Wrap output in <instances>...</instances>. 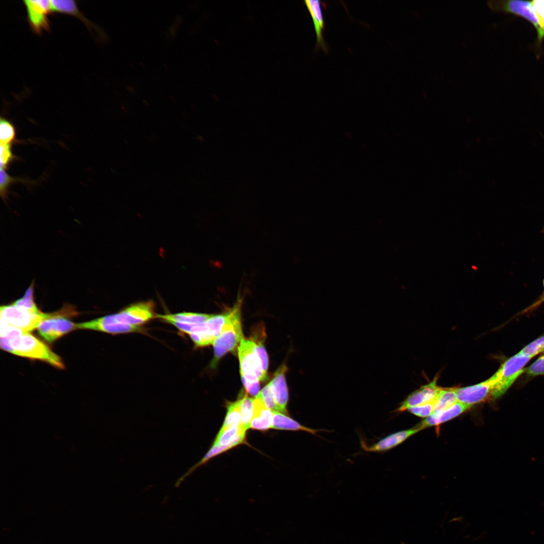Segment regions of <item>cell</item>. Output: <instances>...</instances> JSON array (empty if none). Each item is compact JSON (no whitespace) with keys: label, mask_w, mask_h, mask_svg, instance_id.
<instances>
[{"label":"cell","mask_w":544,"mask_h":544,"mask_svg":"<svg viewBox=\"0 0 544 544\" xmlns=\"http://www.w3.org/2000/svg\"><path fill=\"white\" fill-rule=\"evenodd\" d=\"M0 330L2 350L17 356L44 361L59 369L64 368L61 358L30 332L12 326L2 319Z\"/></svg>","instance_id":"obj_1"},{"label":"cell","mask_w":544,"mask_h":544,"mask_svg":"<svg viewBox=\"0 0 544 544\" xmlns=\"http://www.w3.org/2000/svg\"><path fill=\"white\" fill-rule=\"evenodd\" d=\"M242 299L239 298L233 307V313L222 332L213 343L214 358L210 366L215 368L226 354L235 351L243 338L241 321Z\"/></svg>","instance_id":"obj_2"},{"label":"cell","mask_w":544,"mask_h":544,"mask_svg":"<svg viewBox=\"0 0 544 544\" xmlns=\"http://www.w3.org/2000/svg\"><path fill=\"white\" fill-rule=\"evenodd\" d=\"M531 358L519 352L511 357L500 366L489 379L492 386V399L503 394L525 370L524 367Z\"/></svg>","instance_id":"obj_3"},{"label":"cell","mask_w":544,"mask_h":544,"mask_svg":"<svg viewBox=\"0 0 544 544\" xmlns=\"http://www.w3.org/2000/svg\"><path fill=\"white\" fill-rule=\"evenodd\" d=\"M65 309L54 313H35L14 305L1 306V319L12 326L26 331H31L38 328L44 320L63 312Z\"/></svg>","instance_id":"obj_4"},{"label":"cell","mask_w":544,"mask_h":544,"mask_svg":"<svg viewBox=\"0 0 544 544\" xmlns=\"http://www.w3.org/2000/svg\"><path fill=\"white\" fill-rule=\"evenodd\" d=\"M156 315L153 302H143L132 304L117 313L98 318V321L102 324L141 326L156 318Z\"/></svg>","instance_id":"obj_5"},{"label":"cell","mask_w":544,"mask_h":544,"mask_svg":"<svg viewBox=\"0 0 544 544\" xmlns=\"http://www.w3.org/2000/svg\"><path fill=\"white\" fill-rule=\"evenodd\" d=\"M238 353L241 379L252 382L266 379L267 374L262 370L255 344L251 339H242Z\"/></svg>","instance_id":"obj_6"},{"label":"cell","mask_w":544,"mask_h":544,"mask_svg":"<svg viewBox=\"0 0 544 544\" xmlns=\"http://www.w3.org/2000/svg\"><path fill=\"white\" fill-rule=\"evenodd\" d=\"M488 6L493 10L511 13L525 18L534 26L537 30L538 38L541 41L544 36L537 16L532 6V1H488Z\"/></svg>","instance_id":"obj_7"},{"label":"cell","mask_w":544,"mask_h":544,"mask_svg":"<svg viewBox=\"0 0 544 544\" xmlns=\"http://www.w3.org/2000/svg\"><path fill=\"white\" fill-rule=\"evenodd\" d=\"M65 310L61 314L43 320L37 328L39 334L47 342L52 343L62 335L78 329L74 323L63 316L69 311Z\"/></svg>","instance_id":"obj_8"},{"label":"cell","mask_w":544,"mask_h":544,"mask_svg":"<svg viewBox=\"0 0 544 544\" xmlns=\"http://www.w3.org/2000/svg\"><path fill=\"white\" fill-rule=\"evenodd\" d=\"M29 23L37 34L49 28L48 15L52 11L50 1L26 0L23 1Z\"/></svg>","instance_id":"obj_9"},{"label":"cell","mask_w":544,"mask_h":544,"mask_svg":"<svg viewBox=\"0 0 544 544\" xmlns=\"http://www.w3.org/2000/svg\"><path fill=\"white\" fill-rule=\"evenodd\" d=\"M420 431L419 428L414 427L407 430L397 431L388 435L371 444H368L365 439L360 436V445L362 449L366 452L384 453L400 444L410 436Z\"/></svg>","instance_id":"obj_10"},{"label":"cell","mask_w":544,"mask_h":544,"mask_svg":"<svg viewBox=\"0 0 544 544\" xmlns=\"http://www.w3.org/2000/svg\"><path fill=\"white\" fill-rule=\"evenodd\" d=\"M455 393L458 401L471 406L492 399V386L489 378L473 385L455 388Z\"/></svg>","instance_id":"obj_11"},{"label":"cell","mask_w":544,"mask_h":544,"mask_svg":"<svg viewBox=\"0 0 544 544\" xmlns=\"http://www.w3.org/2000/svg\"><path fill=\"white\" fill-rule=\"evenodd\" d=\"M440 389L436 384V379H434L410 394L394 412L401 413L412 407L435 402Z\"/></svg>","instance_id":"obj_12"},{"label":"cell","mask_w":544,"mask_h":544,"mask_svg":"<svg viewBox=\"0 0 544 544\" xmlns=\"http://www.w3.org/2000/svg\"><path fill=\"white\" fill-rule=\"evenodd\" d=\"M471 407L458 401L446 410L432 413L416 427L421 430L426 428L440 425L457 417Z\"/></svg>","instance_id":"obj_13"},{"label":"cell","mask_w":544,"mask_h":544,"mask_svg":"<svg viewBox=\"0 0 544 544\" xmlns=\"http://www.w3.org/2000/svg\"><path fill=\"white\" fill-rule=\"evenodd\" d=\"M286 371L287 367L285 364L282 365L276 372L273 379L268 383L280 412L284 413H287L286 407L289 398L285 377Z\"/></svg>","instance_id":"obj_14"},{"label":"cell","mask_w":544,"mask_h":544,"mask_svg":"<svg viewBox=\"0 0 544 544\" xmlns=\"http://www.w3.org/2000/svg\"><path fill=\"white\" fill-rule=\"evenodd\" d=\"M273 421V411L269 409L259 397L254 399V413L250 428L259 431H265L271 428Z\"/></svg>","instance_id":"obj_15"},{"label":"cell","mask_w":544,"mask_h":544,"mask_svg":"<svg viewBox=\"0 0 544 544\" xmlns=\"http://www.w3.org/2000/svg\"><path fill=\"white\" fill-rule=\"evenodd\" d=\"M304 3L312 19L316 35L317 45L326 51L327 47L323 36L324 20L321 2L319 0H305Z\"/></svg>","instance_id":"obj_16"},{"label":"cell","mask_w":544,"mask_h":544,"mask_svg":"<svg viewBox=\"0 0 544 544\" xmlns=\"http://www.w3.org/2000/svg\"><path fill=\"white\" fill-rule=\"evenodd\" d=\"M76 326L78 329L93 330L113 334L141 332L143 331V328L141 326L122 323L96 324L92 322L90 320L76 323Z\"/></svg>","instance_id":"obj_17"},{"label":"cell","mask_w":544,"mask_h":544,"mask_svg":"<svg viewBox=\"0 0 544 544\" xmlns=\"http://www.w3.org/2000/svg\"><path fill=\"white\" fill-rule=\"evenodd\" d=\"M271 428L277 430L290 431H303L317 436V433L321 431H327L324 429H314L308 428L300 424L292 418L282 414L279 412L273 411V421ZM327 432H330L327 431Z\"/></svg>","instance_id":"obj_18"},{"label":"cell","mask_w":544,"mask_h":544,"mask_svg":"<svg viewBox=\"0 0 544 544\" xmlns=\"http://www.w3.org/2000/svg\"><path fill=\"white\" fill-rule=\"evenodd\" d=\"M212 316L213 314L184 312L175 314H156V318L168 323L200 324L206 322Z\"/></svg>","instance_id":"obj_19"},{"label":"cell","mask_w":544,"mask_h":544,"mask_svg":"<svg viewBox=\"0 0 544 544\" xmlns=\"http://www.w3.org/2000/svg\"><path fill=\"white\" fill-rule=\"evenodd\" d=\"M233 310L232 307L223 313L213 315L206 322V330L202 332L209 336L213 342L222 332L224 327L231 317Z\"/></svg>","instance_id":"obj_20"},{"label":"cell","mask_w":544,"mask_h":544,"mask_svg":"<svg viewBox=\"0 0 544 544\" xmlns=\"http://www.w3.org/2000/svg\"><path fill=\"white\" fill-rule=\"evenodd\" d=\"M52 11L69 14L79 18L88 26L92 25L79 11L76 2L72 0L50 1Z\"/></svg>","instance_id":"obj_21"},{"label":"cell","mask_w":544,"mask_h":544,"mask_svg":"<svg viewBox=\"0 0 544 544\" xmlns=\"http://www.w3.org/2000/svg\"><path fill=\"white\" fill-rule=\"evenodd\" d=\"M458 402L455 388H441L434 402L433 413L446 410Z\"/></svg>","instance_id":"obj_22"},{"label":"cell","mask_w":544,"mask_h":544,"mask_svg":"<svg viewBox=\"0 0 544 544\" xmlns=\"http://www.w3.org/2000/svg\"><path fill=\"white\" fill-rule=\"evenodd\" d=\"M243 431H246L241 425L221 428L213 443L214 445H226L233 442Z\"/></svg>","instance_id":"obj_23"},{"label":"cell","mask_w":544,"mask_h":544,"mask_svg":"<svg viewBox=\"0 0 544 544\" xmlns=\"http://www.w3.org/2000/svg\"><path fill=\"white\" fill-rule=\"evenodd\" d=\"M240 401L241 414L240 425L247 430L250 428L254 413V399L245 394L240 399Z\"/></svg>","instance_id":"obj_24"},{"label":"cell","mask_w":544,"mask_h":544,"mask_svg":"<svg viewBox=\"0 0 544 544\" xmlns=\"http://www.w3.org/2000/svg\"><path fill=\"white\" fill-rule=\"evenodd\" d=\"M241 422L240 399L236 401L230 402L227 406V412L222 428H226L234 426H239Z\"/></svg>","instance_id":"obj_25"},{"label":"cell","mask_w":544,"mask_h":544,"mask_svg":"<svg viewBox=\"0 0 544 544\" xmlns=\"http://www.w3.org/2000/svg\"><path fill=\"white\" fill-rule=\"evenodd\" d=\"M13 304L33 312H41L34 301L33 285H32L26 290L23 297L16 301Z\"/></svg>","instance_id":"obj_26"},{"label":"cell","mask_w":544,"mask_h":544,"mask_svg":"<svg viewBox=\"0 0 544 544\" xmlns=\"http://www.w3.org/2000/svg\"><path fill=\"white\" fill-rule=\"evenodd\" d=\"M544 352V335L534 340L524 347L519 353L530 358Z\"/></svg>","instance_id":"obj_27"},{"label":"cell","mask_w":544,"mask_h":544,"mask_svg":"<svg viewBox=\"0 0 544 544\" xmlns=\"http://www.w3.org/2000/svg\"><path fill=\"white\" fill-rule=\"evenodd\" d=\"M15 137V130L12 124L5 119L1 118L0 122L1 144H9Z\"/></svg>","instance_id":"obj_28"},{"label":"cell","mask_w":544,"mask_h":544,"mask_svg":"<svg viewBox=\"0 0 544 544\" xmlns=\"http://www.w3.org/2000/svg\"><path fill=\"white\" fill-rule=\"evenodd\" d=\"M256 396L261 398L269 409L273 411L280 412L269 384L265 385Z\"/></svg>","instance_id":"obj_29"},{"label":"cell","mask_w":544,"mask_h":544,"mask_svg":"<svg viewBox=\"0 0 544 544\" xmlns=\"http://www.w3.org/2000/svg\"><path fill=\"white\" fill-rule=\"evenodd\" d=\"M255 344V349L259 358L262 368L263 372L267 374V371L268 365V359L267 354L266 350L264 348L263 343L261 341L258 339V337L256 334H254V336L251 338Z\"/></svg>","instance_id":"obj_30"},{"label":"cell","mask_w":544,"mask_h":544,"mask_svg":"<svg viewBox=\"0 0 544 544\" xmlns=\"http://www.w3.org/2000/svg\"><path fill=\"white\" fill-rule=\"evenodd\" d=\"M434 404V402L427 403L409 408L407 411L418 417L427 418L433 413Z\"/></svg>","instance_id":"obj_31"},{"label":"cell","mask_w":544,"mask_h":544,"mask_svg":"<svg viewBox=\"0 0 544 544\" xmlns=\"http://www.w3.org/2000/svg\"><path fill=\"white\" fill-rule=\"evenodd\" d=\"M527 375L531 376L544 375V354L525 369Z\"/></svg>","instance_id":"obj_32"},{"label":"cell","mask_w":544,"mask_h":544,"mask_svg":"<svg viewBox=\"0 0 544 544\" xmlns=\"http://www.w3.org/2000/svg\"><path fill=\"white\" fill-rule=\"evenodd\" d=\"M13 156L9 144H1L0 161L1 168L4 169L8 166L12 160Z\"/></svg>","instance_id":"obj_33"},{"label":"cell","mask_w":544,"mask_h":544,"mask_svg":"<svg viewBox=\"0 0 544 544\" xmlns=\"http://www.w3.org/2000/svg\"><path fill=\"white\" fill-rule=\"evenodd\" d=\"M532 3L544 36V0H535L532 1Z\"/></svg>","instance_id":"obj_34"},{"label":"cell","mask_w":544,"mask_h":544,"mask_svg":"<svg viewBox=\"0 0 544 544\" xmlns=\"http://www.w3.org/2000/svg\"><path fill=\"white\" fill-rule=\"evenodd\" d=\"M13 181V178L8 175L4 169L1 168L0 189L2 196H4L5 195L9 185Z\"/></svg>","instance_id":"obj_35"},{"label":"cell","mask_w":544,"mask_h":544,"mask_svg":"<svg viewBox=\"0 0 544 544\" xmlns=\"http://www.w3.org/2000/svg\"><path fill=\"white\" fill-rule=\"evenodd\" d=\"M241 380L246 391L250 395L256 396L258 394L260 389L259 381L252 382L248 381L243 379H241Z\"/></svg>","instance_id":"obj_36"},{"label":"cell","mask_w":544,"mask_h":544,"mask_svg":"<svg viewBox=\"0 0 544 544\" xmlns=\"http://www.w3.org/2000/svg\"><path fill=\"white\" fill-rule=\"evenodd\" d=\"M543 286H544V280H543Z\"/></svg>","instance_id":"obj_37"}]
</instances>
